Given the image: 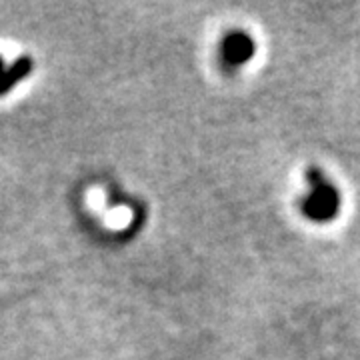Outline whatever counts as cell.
<instances>
[{
    "label": "cell",
    "mask_w": 360,
    "mask_h": 360,
    "mask_svg": "<svg viewBox=\"0 0 360 360\" xmlns=\"http://www.w3.org/2000/svg\"><path fill=\"white\" fill-rule=\"evenodd\" d=\"M304 208L312 219L326 220L338 212V194L316 174L310 179V194L304 200Z\"/></svg>",
    "instance_id": "obj_1"
},
{
    "label": "cell",
    "mask_w": 360,
    "mask_h": 360,
    "mask_svg": "<svg viewBox=\"0 0 360 360\" xmlns=\"http://www.w3.org/2000/svg\"><path fill=\"white\" fill-rule=\"evenodd\" d=\"M250 54H252V44L245 34H232L222 42V60L231 65L245 63Z\"/></svg>",
    "instance_id": "obj_2"
}]
</instances>
